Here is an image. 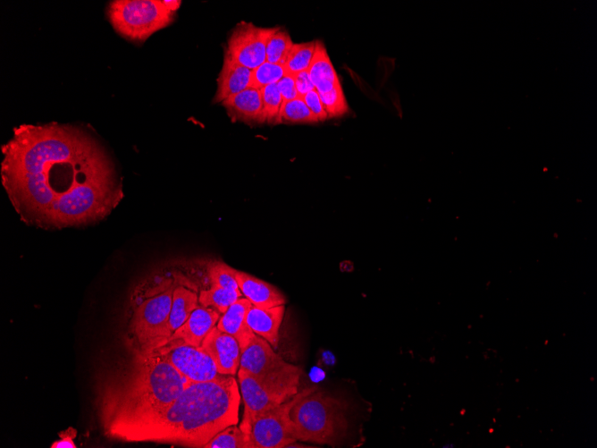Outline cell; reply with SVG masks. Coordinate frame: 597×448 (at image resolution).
<instances>
[{"label": "cell", "instance_id": "15", "mask_svg": "<svg viewBox=\"0 0 597 448\" xmlns=\"http://www.w3.org/2000/svg\"><path fill=\"white\" fill-rule=\"evenodd\" d=\"M222 105L233 121L248 124L265 122L260 89L250 87L227 98Z\"/></svg>", "mask_w": 597, "mask_h": 448}, {"label": "cell", "instance_id": "32", "mask_svg": "<svg viewBox=\"0 0 597 448\" xmlns=\"http://www.w3.org/2000/svg\"><path fill=\"white\" fill-rule=\"evenodd\" d=\"M295 84L299 97H303L308 92L315 89L307 71L301 72L296 75Z\"/></svg>", "mask_w": 597, "mask_h": 448}, {"label": "cell", "instance_id": "8", "mask_svg": "<svg viewBox=\"0 0 597 448\" xmlns=\"http://www.w3.org/2000/svg\"><path fill=\"white\" fill-rule=\"evenodd\" d=\"M305 388L289 401L257 416L252 422L250 441L253 448H282L297 442L290 410L304 396L316 390Z\"/></svg>", "mask_w": 597, "mask_h": 448}, {"label": "cell", "instance_id": "21", "mask_svg": "<svg viewBox=\"0 0 597 448\" xmlns=\"http://www.w3.org/2000/svg\"><path fill=\"white\" fill-rule=\"evenodd\" d=\"M241 295L240 290L210 286V288L199 292L198 301L199 305L212 308L220 314H223Z\"/></svg>", "mask_w": 597, "mask_h": 448}, {"label": "cell", "instance_id": "9", "mask_svg": "<svg viewBox=\"0 0 597 448\" xmlns=\"http://www.w3.org/2000/svg\"><path fill=\"white\" fill-rule=\"evenodd\" d=\"M278 27L263 28L241 21L231 32L224 55L238 63L254 70L266 62V46Z\"/></svg>", "mask_w": 597, "mask_h": 448}, {"label": "cell", "instance_id": "12", "mask_svg": "<svg viewBox=\"0 0 597 448\" xmlns=\"http://www.w3.org/2000/svg\"><path fill=\"white\" fill-rule=\"evenodd\" d=\"M202 348L214 360L219 374L235 376L238 373L241 350L234 336L214 326L205 338Z\"/></svg>", "mask_w": 597, "mask_h": 448}, {"label": "cell", "instance_id": "18", "mask_svg": "<svg viewBox=\"0 0 597 448\" xmlns=\"http://www.w3.org/2000/svg\"><path fill=\"white\" fill-rule=\"evenodd\" d=\"M251 306L247 298L240 297L222 314L216 324L218 329L237 339L240 350L255 334L247 323V314Z\"/></svg>", "mask_w": 597, "mask_h": 448}, {"label": "cell", "instance_id": "14", "mask_svg": "<svg viewBox=\"0 0 597 448\" xmlns=\"http://www.w3.org/2000/svg\"><path fill=\"white\" fill-rule=\"evenodd\" d=\"M252 70L224 55L223 67L217 79L214 103L222 104L227 98L251 87Z\"/></svg>", "mask_w": 597, "mask_h": 448}, {"label": "cell", "instance_id": "25", "mask_svg": "<svg viewBox=\"0 0 597 448\" xmlns=\"http://www.w3.org/2000/svg\"><path fill=\"white\" fill-rule=\"evenodd\" d=\"M204 448H251L240 427L231 425L217 433Z\"/></svg>", "mask_w": 597, "mask_h": 448}, {"label": "cell", "instance_id": "29", "mask_svg": "<svg viewBox=\"0 0 597 448\" xmlns=\"http://www.w3.org/2000/svg\"><path fill=\"white\" fill-rule=\"evenodd\" d=\"M328 118L339 117L346 114L349 106L342 90L341 84L330 91L319 93Z\"/></svg>", "mask_w": 597, "mask_h": 448}, {"label": "cell", "instance_id": "20", "mask_svg": "<svg viewBox=\"0 0 597 448\" xmlns=\"http://www.w3.org/2000/svg\"><path fill=\"white\" fill-rule=\"evenodd\" d=\"M318 93H325L341 84L322 41H315V54L307 70Z\"/></svg>", "mask_w": 597, "mask_h": 448}, {"label": "cell", "instance_id": "5", "mask_svg": "<svg viewBox=\"0 0 597 448\" xmlns=\"http://www.w3.org/2000/svg\"><path fill=\"white\" fill-rule=\"evenodd\" d=\"M347 404L329 393L313 391L291 409L298 441L337 446L348 434Z\"/></svg>", "mask_w": 597, "mask_h": 448}, {"label": "cell", "instance_id": "7", "mask_svg": "<svg viewBox=\"0 0 597 448\" xmlns=\"http://www.w3.org/2000/svg\"><path fill=\"white\" fill-rule=\"evenodd\" d=\"M176 12L163 0H112L105 15L114 30L122 38L136 44L145 42L160 30L171 25Z\"/></svg>", "mask_w": 597, "mask_h": 448}, {"label": "cell", "instance_id": "11", "mask_svg": "<svg viewBox=\"0 0 597 448\" xmlns=\"http://www.w3.org/2000/svg\"><path fill=\"white\" fill-rule=\"evenodd\" d=\"M240 391L244 404V411L239 426L250 444V431L253 420L259 415L283 403L265 389L259 382L242 368L238 370Z\"/></svg>", "mask_w": 597, "mask_h": 448}, {"label": "cell", "instance_id": "23", "mask_svg": "<svg viewBox=\"0 0 597 448\" xmlns=\"http://www.w3.org/2000/svg\"><path fill=\"white\" fill-rule=\"evenodd\" d=\"M317 123V118L309 110L303 98L298 97L282 105L279 123Z\"/></svg>", "mask_w": 597, "mask_h": 448}, {"label": "cell", "instance_id": "10", "mask_svg": "<svg viewBox=\"0 0 597 448\" xmlns=\"http://www.w3.org/2000/svg\"><path fill=\"white\" fill-rule=\"evenodd\" d=\"M168 360L190 383L211 381L217 378L215 364L205 349L171 340L154 351Z\"/></svg>", "mask_w": 597, "mask_h": 448}, {"label": "cell", "instance_id": "13", "mask_svg": "<svg viewBox=\"0 0 597 448\" xmlns=\"http://www.w3.org/2000/svg\"><path fill=\"white\" fill-rule=\"evenodd\" d=\"M221 314L212 308L199 305L171 336L170 340L201 347L206 335L216 326Z\"/></svg>", "mask_w": 597, "mask_h": 448}, {"label": "cell", "instance_id": "33", "mask_svg": "<svg viewBox=\"0 0 597 448\" xmlns=\"http://www.w3.org/2000/svg\"><path fill=\"white\" fill-rule=\"evenodd\" d=\"M59 440L55 441L51 444V448H76V444L73 439L76 436V430L72 427H68L66 430L59 434Z\"/></svg>", "mask_w": 597, "mask_h": 448}, {"label": "cell", "instance_id": "16", "mask_svg": "<svg viewBox=\"0 0 597 448\" xmlns=\"http://www.w3.org/2000/svg\"><path fill=\"white\" fill-rule=\"evenodd\" d=\"M236 280L242 295L247 298L253 306L258 308H272L286 304V298L282 292L264 280L238 270L236 273Z\"/></svg>", "mask_w": 597, "mask_h": 448}, {"label": "cell", "instance_id": "2", "mask_svg": "<svg viewBox=\"0 0 597 448\" xmlns=\"http://www.w3.org/2000/svg\"><path fill=\"white\" fill-rule=\"evenodd\" d=\"M233 376L189 383L164 410L105 432L125 442L174 444L203 447L225 427L238 424L241 400Z\"/></svg>", "mask_w": 597, "mask_h": 448}, {"label": "cell", "instance_id": "31", "mask_svg": "<svg viewBox=\"0 0 597 448\" xmlns=\"http://www.w3.org/2000/svg\"><path fill=\"white\" fill-rule=\"evenodd\" d=\"M277 88L281 93L282 104L299 97L296 89L294 75L285 74L277 82Z\"/></svg>", "mask_w": 597, "mask_h": 448}, {"label": "cell", "instance_id": "1", "mask_svg": "<svg viewBox=\"0 0 597 448\" xmlns=\"http://www.w3.org/2000/svg\"><path fill=\"white\" fill-rule=\"evenodd\" d=\"M1 153V183L28 225H92L110 216L124 197L113 155L83 124H20Z\"/></svg>", "mask_w": 597, "mask_h": 448}, {"label": "cell", "instance_id": "28", "mask_svg": "<svg viewBox=\"0 0 597 448\" xmlns=\"http://www.w3.org/2000/svg\"><path fill=\"white\" fill-rule=\"evenodd\" d=\"M286 72L283 65L265 62L252 70L251 87L261 89L265 86L277 83Z\"/></svg>", "mask_w": 597, "mask_h": 448}, {"label": "cell", "instance_id": "22", "mask_svg": "<svg viewBox=\"0 0 597 448\" xmlns=\"http://www.w3.org/2000/svg\"><path fill=\"white\" fill-rule=\"evenodd\" d=\"M315 41L293 44L283 64L286 74L296 75L307 71L312 62Z\"/></svg>", "mask_w": 597, "mask_h": 448}, {"label": "cell", "instance_id": "27", "mask_svg": "<svg viewBox=\"0 0 597 448\" xmlns=\"http://www.w3.org/2000/svg\"><path fill=\"white\" fill-rule=\"evenodd\" d=\"M264 120L269 123H279V115L282 105V98L277 88V83L270 84L260 89Z\"/></svg>", "mask_w": 597, "mask_h": 448}, {"label": "cell", "instance_id": "34", "mask_svg": "<svg viewBox=\"0 0 597 448\" xmlns=\"http://www.w3.org/2000/svg\"><path fill=\"white\" fill-rule=\"evenodd\" d=\"M163 3L168 9L176 13L181 4L180 0H163Z\"/></svg>", "mask_w": 597, "mask_h": 448}, {"label": "cell", "instance_id": "19", "mask_svg": "<svg viewBox=\"0 0 597 448\" xmlns=\"http://www.w3.org/2000/svg\"><path fill=\"white\" fill-rule=\"evenodd\" d=\"M197 287L186 276H182L174 288L172 293V303L169 317V329L172 334L185 321L190 314L199 306Z\"/></svg>", "mask_w": 597, "mask_h": 448}, {"label": "cell", "instance_id": "4", "mask_svg": "<svg viewBox=\"0 0 597 448\" xmlns=\"http://www.w3.org/2000/svg\"><path fill=\"white\" fill-rule=\"evenodd\" d=\"M182 276L177 273L156 275L137 288L129 321L132 352L151 353L169 342L172 293Z\"/></svg>", "mask_w": 597, "mask_h": 448}, {"label": "cell", "instance_id": "30", "mask_svg": "<svg viewBox=\"0 0 597 448\" xmlns=\"http://www.w3.org/2000/svg\"><path fill=\"white\" fill-rule=\"evenodd\" d=\"M302 98L309 110L317 118L318 122L324 121L328 118L319 93L315 89L308 92Z\"/></svg>", "mask_w": 597, "mask_h": 448}, {"label": "cell", "instance_id": "17", "mask_svg": "<svg viewBox=\"0 0 597 448\" xmlns=\"http://www.w3.org/2000/svg\"><path fill=\"white\" fill-rule=\"evenodd\" d=\"M285 313V304L272 308L251 306L247 314V323L257 335L266 340L275 350L279 343V330Z\"/></svg>", "mask_w": 597, "mask_h": 448}, {"label": "cell", "instance_id": "24", "mask_svg": "<svg viewBox=\"0 0 597 448\" xmlns=\"http://www.w3.org/2000/svg\"><path fill=\"white\" fill-rule=\"evenodd\" d=\"M206 273L211 286L240 290L236 280L237 270L226 263L212 261L207 266Z\"/></svg>", "mask_w": 597, "mask_h": 448}, {"label": "cell", "instance_id": "26", "mask_svg": "<svg viewBox=\"0 0 597 448\" xmlns=\"http://www.w3.org/2000/svg\"><path fill=\"white\" fill-rule=\"evenodd\" d=\"M293 46L290 34L285 30L275 31L266 46V62L283 65Z\"/></svg>", "mask_w": 597, "mask_h": 448}, {"label": "cell", "instance_id": "3", "mask_svg": "<svg viewBox=\"0 0 597 448\" xmlns=\"http://www.w3.org/2000/svg\"><path fill=\"white\" fill-rule=\"evenodd\" d=\"M132 354L97 389L96 405L104 432L164 410L190 383L156 351Z\"/></svg>", "mask_w": 597, "mask_h": 448}, {"label": "cell", "instance_id": "6", "mask_svg": "<svg viewBox=\"0 0 597 448\" xmlns=\"http://www.w3.org/2000/svg\"><path fill=\"white\" fill-rule=\"evenodd\" d=\"M240 368L282 402L298 393L301 368L286 362L266 340L256 334L241 350Z\"/></svg>", "mask_w": 597, "mask_h": 448}]
</instances>
